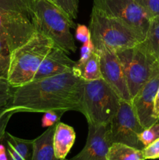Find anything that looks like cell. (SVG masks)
Listing matches in <instances>:
<instances>
[{"instance_id": "obj_1", "label": "cell", "mask_w": 159, "mask_h": 160, "mask_svg": "<svg viewBox=\"0 0 159 160\" xmlns=\"http://www.w3.org/2000/svg\"><path fill=\"white\" fill-rule=\"evenodd\" d=\"M84 80L73 71L50 78L33 80L16 88L8 108L13 112L55 111L64 114L80 109Z\"/></svg>"}, {"instance_id": "obj_2", "label": "cell", "mask_w": 159, "mask_h": 160, "mask_svg": "<svg viewBox=\"0 0 159 160\" xmlns=\"http://www.w3.org/2000/svg\"><path fill=\"white\" fill-rule=\"evenodd\" d=\"M32 23L36 31L51 39L66 53L75 52L76 46L70 29L76 24L51 0H34Z\"/></svg>"}, {"instance_id": "obj_3", "label": "cell", "mask_w": 159, "mask_h": 160, "mask_svg": "<svg viewBox=\"0 0 159 160\" xmlns=\"http://www.w3.org/2000/svg\"><path fill=\"white\" fill-rule=\"evenodd\" d=\"M54 45L51 39L36 32L26 43L11 52L6 78L9 85L16 88L32 81L39 66Z\"/></svg>"}, {"instance_id": "obj_4", "label": "cell", "mask_w": 159, "mask_h": 160, "mask_svg": "<svg viewBox=\"0 0 159 160\" xmlns=\"http://www.w3.org/2000/svg\"><path fill=\"white\" fill-rule=\"evenodd\" d=\"M121 98L102 79L84 81L80 112L87 123L93 125H108L116 114Z\"/></svg>"}, {"instance_id": "obj_5", "label": "cell", "mask_w": 159, "mask_h": 160, "mask_svg": "<svg viewBox=\"0 0 159 160\" xmlns=\"http://www.w3.org/2000/svg\"><path fill=\"white\" fill-rule=\"evenodd\" d=\"M89 29L94 48L106 47L112 51L124 50L138 45L143 38L130 27L92 8Z\"/></svg>"}, {"instance_id": "obj_6", "label": "cell", "mask_w": 159, "mask_h": 160, "mask_svg": "<svg viewBox=\"0 0 159 160\" xmlns=\"http://www.w3.org/2000/svg\"><path fill=\"white\" fill-rule=\"evenodd\" d=\"M126 77L131 98H133L159 69V62L139 43L116 52Z\"/></svg>"}, {"instance_id": "obj_7", "label": "cell", "mask_w": 159, "mask_h": 160, "mask_svg": "<svg viewBox=\"0 0 159 160\" xmlns=\"http://www.w3.org/2000/svg\"><path fill=\"white\" fill-rule=\"evenodd\" d=\"M94 7L130 27L144 40L151 18L135 0H93Z\"/></svg>"}, {"instance_id": "obj_8", "label": "cell", "mask_w": 159, "mask_h": 160, "mask_svg": "<svg viewBox=\"0 0 159 160\" xmlns=\"http://www.w3.org/2000/svg\"><path fill=\"white\" fill-rule=\"evenodd\" d=\"M144 129L137 118L131 102L121 100L118 110L109 123L112 143L125 144L142 150L144 146L139 140V135Z\"/></svg>"}, {"instance_id": "obj_9", "label": "cell", "mask_w": 159, "mask_h": 160, "mask_svg": "<svg viewBox=\"0 0 159 160\" xmlns=\"http://www.w3.org/2000/svg\"><path fill=\"white\" fill-rule=\"evenodd\" d=\"M36 32L32 20L27 16L0 9V38L11 52L26 43Z\"/></svg>"}, {"instance_id": "obj_10", "label": "cell", "mask_w": 159, "mask_h": 160, "mask_svg": "<svg viewBox=\"0 0 159 160\" xmlns=\"http://www.w3.org/2000/svg\"><path fill=\"white\" fill-rule=\"evenodd\" d=\"M94 49L100 56L101 78L115 91L122 100L131 102L132 98L124 71L116 53L106 47Z\"/></svg>"}, {"instance_id": "obj_11", "label": "cell", "mask_w": 159, "mask_h": 160, "mask_svg": "<svg viewBox=\"0 0 159 160\" xmlns=\"http://www.w3.org/2000/svg\"><path fill=\"white\" fill-rule=\"evenodd\" d=\"M158 85L159 69H157L131 100L137 118L144 128L159 122L154 115V101Z\"/></svg>"}, {"instance_id": "obj_12", "label": "cell", "mask_w": 159, "mask_h": 160, "mask_svg": "<svg viewBox=\"0 0 159 160\" xmlns=\"http://www.w3.org/2000/svg\"><path fill=\"white\" fill-rule=\"evenodd\" d=\"M111 141L109 124L88 123V134L84 148L71 159L65 160H107Z\"/></svg>"}, {"instance_id": "obj_13", "label": "cell", "mask_w": 159, "mask_h": 160, "mask_svg": "<svg viewBox=\"0 0 159 160\" xmlns=\"http://www.w3.org/2000/svg\"><path fill=\"white\" fill-rule=\"evenodd\" d=\"M76 62L72 60L64 50L54 46L46 55L37 69L34 80L56 76L73 71Z\"/></svg>"}, {"instance_id": "obj_14", "label": "cell", "mask_w": 159, "mask_h": 160, "mask_svg": "<svg viewBox=\"0 0 159 160\" xmlns=\"http://www.w3.org/2000/svg\"><path fill=\"white\" fill-rule=\"evenodd\" d=\"M76 140V132L71 126L59 121L56 124L53 136L55 156L59 160H65Z\"/></svg>"}, {"instance_id": "obj_15", "label": "cell", "mask_w": 159, "mask_h": 160, "mask_svg": "<svg viewBox=\"0 0 159 160\" xmlns=\"http://www.w3.org/2000/svg\"><path fill=\"white\" fill-rule=\"evenodd\" d=\"M55 125L48 129L33 140V152L31 160H59L55 156L53 136Z\"/></svg>"}, {"instance_id": "obj_16", "label": "cell", "mask_w": 159, "mask_h": 160, "mask_svg": "<svg viewBox=\"0 0 159 160\" xmlns=\"http://www.w3.org/2000/svg\"><path fill=\"white\" fill-rule=\"evenodd\" d=\"M4 141L9 160H31L33 140L20 138L6 132Z\"/></svg>"}, {"instance_id": "obj_17", "label": "cell", "mask_w": 159, "mask_h": 160, "mask_svg": "<svg viewBox=\"0 0 159 160\" xmlns=\"http://www.w3.org/2000/svg\"><path fill=\"white\" fill-rule=\"evenodd\" d=\"M73 73L86 81H95L101 78L99 54L94 49L87 61L80 66H74Z\"/></svg>"}, {"instance_id": "obj_18", "label": "cell", "mask_w": 159, "mask_h": 160, "mask_svg": "<svg viewBox=\"0 0 159 160\" xmlns=\"http://www.w3.org/2000/svg\"><path fill=\"white\" fill-rule=\"evenodd\" d=\"M140 45L159 62V17L151 19L146 37Z\"/></svg>"}, {"instance_id": "obj_19", "label": "cell", "mask_w": 159, "mask_h": 160, "mask_svg": "<svg viewBox=\"0 0 159 160\" xmlns=\"http://www.w3.org/2000/svg\"><path fill=\"white\" fill-rule=\"evenodd\" d=\"M107 160H145L142 150L122 143H112L107 155Z\"/></svg>"}, {"instance_id": "obj_20", "label": "cell", "mask_w": 159, "mask_h": 160, "mask_svg": "<svg viewBox=\"0 0 159 160\" xmlns=\"http://www.w3.org/2000/svg\"><path fill=\"white\" fill-rule=\"evenodd\" d=\"M34 2V0H0V9L21 12L32 20Z\"/></svg>"}, {"instance_id": "obj_21", "label": "cell", "mask_w": 159, "mask_h": 160, "mask_svg": "<svg viewBox=\"0 0 159 160\" xmlns=\"http://www.w3.org/2000/svg\"><path fill=\"white\" fill-rule=\"evenodd\" d=\"M11 51L6 42L0 38V79L7 78Z\"/></svg>"}, {"instance_id": "obj_22", "label": "cell", "mask_w": 159, "mask_h": 160, "mask_svg": "<svg viewBox=\"0 0 159 160\" xmlns=\"http://www.w3.org/2000/svg\"><path fill=\"white\" fill-rule=\"evenodd\" d=\"M51 2H53L72 20L76 19L79 8V0H52Z\"/></svg>"}, {"instance_id": "obj_23", "label": "cell", "mask_w": 159, "mask_h": 160, "mask_svg": "<svg viewBox=\"0 0 159 160\" xmlns=\"http://www.w3.org/2000/svg\"><path fill=\"white\" fill-rule=\"evenodd\" d=\"M157 138H159V122L145 128L139 135V140L144 147L147 146Z\"/></svg>"}, {"instance_id": "obj_24", "label": "cell", "mask_w": 159, "mask_h": 160, "mask_svg": "<svg viewBox=\"0 0 159 160\" xmlns=\"http://www.w3.org/2000/svg\"><path fill=\"white\" fill-rule=\"evenodd\" d=\"M6 79H0V109L7 107L12 100L13 92Z\"/></svg>"}, {"instance_id": "obj_25", "label": "cell", "mask_w": 159, "mask_h": 160, "mask_svg": "<svg viewBox=\"0 0 159 160\" xmlns=\"http://www.w3.org/2000/svg\"><path fill=\"white\" fill-rule=\"evenodd\" d=\"M151 19L159 17V0H135Z\"/></svg>"}, {"instance_id": "obj_26", "label": "cell", "mask_w": 159, "mask_h": 160, "mask_svg": "<svg viewBox=\"0 0 159 160\" xmlns=\"http://www.w3.org/2000/svg\"><path fill=\"white\" fill-rule=\"evenodd\" d=\"M13 112L7 107L0 109V143L3 142L6 134V129L8 123L11 119Z\"/></svg>"}, {"instance_id": "obj_27", "label": "cell", "mask_w": 159, "mask_h": 160, "mask_svg": "<svg viewBox=\"0 0 159 160\" xmlns=\"http://www.w3.org/2000/svg\"><path fill=\"white\" fill-rule=\"evenodd\" d=\"M143 159H159V138L144 147L142 149Z\"/></svg>"}, {"instance_id": "obj_28", "label": "cell", "mask_w": 159, "mask_h": 160, "mask_svg": "<svg viewBox=\"0 0 159 160\" xmlns=\"http://www.w3.org/2000/svg\"><path fill=\"white\" fill-rule=\"evenodd\" d=\"M62 115L63 114L55 112V111H48V112H44L41 120L42 127L43 128H49L53 125L57 124Z\"/></svg>"}, {"instance_id": "obj_29", "label": "cell", "mask_w": 159, "mask_h": 160, "mask_svg": "<svg viewBox=\"0 0 159 160\" xmlns=\"http://www.w3.org/2000/svg\"><path fill=\"white\" fill-rule=\"evenodd\" d=\"M94 44L92 42L91 39L90 41H88V42L83 44L82 47H81L80 58V59L77 62H76L75 65L80 66L84 63L85 61H87L88 59V58L94 52Z\"/></svg>"}, {"instance_id": "obj_30", "label": "cell", "mask_w": 159, "mask_h": 160, "mask_svg": "<svg viewBox=\"0 0 159 160\" xmlns=\"http://www.w3.org/2000/svg\"><path fill=\"white\" fill-rule=\"evenodd\" d=\"M76 38L78 41L82 42L83 44L88 42L90 39V31L89 28L86 27L85 25L78 24L76 28Z\"/></svg>"}, {"instance_id": "obj_31", "label": "cell", "mask_w": 159, "mask_h": 160, "mask_svg": "<svg viewBox=\"0 0 159 160\" xmlns=\"http://www.w3.org/2000/svg\"><path fill=\"white\" fill-rule=\"evenodd\" d=\"M154 115L157 120H159V85L157 88V93L155 96V101H154Z\"/></svg>"}, {"instance_id": "obj_32", "label": "cell", "mask_w": 159, "mask_h": 160, "mask_svg": "<svg viewBox=\"0 0 159 160\" xmlns=\"http://www.w3.org/2000/svg\"><path fill=\"white\" fill-rule=\"evenodd\" d=\"M0 160H9L6 145L0 143Z\"/></svg>"}, {"instance_id": "obj_33", "label": "cell", "mask_w": 159, "mask_h": 160, "mask_svg": "<svg viewBox=\"0 0 159 160\" xmlns=\"http://www.w3.org/2000/svg\"><path fill=\"white\" fill-rule=\"evenodd\" d=\"M51 1H52V0H51Z\"/></svg>"}]
</instances>
